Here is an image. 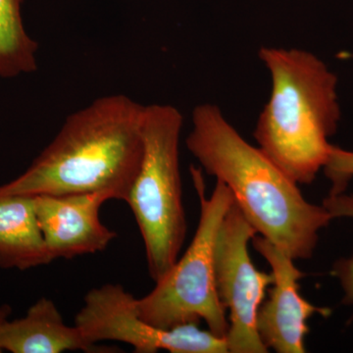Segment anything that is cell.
I'll list each match as a JSON object with an SVG mask.
<instances>
[{
	"label": "cell",
	"mask_w": 353,
	"mask_h": 353,
	"mask_svg": "<svg viewBox=\"0 0 353 353\" xmlns=\"http://www.w3.org/2000/svg\"><path fill=\"white\" fill-rule=\"evenodd\" d=\"M323 206L332 218H353V194L348 196L345 192L329 194L323 201ZM333 274L343 288V303L353 306V256L339 260L334 265Z\"/></svg>",
	"instance_id": "cell-13"
},
{
	"label": "cell",
	"mask_w": 353,
	"mask_h": 353,
	"mask_svg": "<svg viewBox=\"0 0 353 353\" xmlns=\"http://www.w3.org/2000/svg\"><path fill=\"white\" fill-rule=\"evenodd\" d=\"M324 169L332 183L330 194H341L353 179V152L332 145Z\"/></svg>",
	"instance_id": "cell-14"
},
{
	"label": "cell",
	"mask_w": 353,
	"mask_h": 353,
	"mask_svg": "<svg viewBox=\"0 0 353 353\" xmlns=\"http://www.w3.org/2000/svg\"><path fill=\"white\" fill-rule=\"evenodd\" d=\"M111 196L105 192L34 196L37 218L52 260L105 250L117 234L99 218Z\"/></svg>",
	"instance_id": "cell-9"
},
{
	"label": "cell",
	"mask_w": 353,
	"mask_h": 353,
	"mask_svg": "<svg viewBox=\"0 0 353 353\" xmlns=\"http://www.w3.org/2000/svg\"><path fill=\"white\" fill-rule=\"evenodd\" d=\"M192 174L201 203L196 234L183 256L155 282L154 289L136 299L137 313L143 321L162 329L204 321L211 333L226 339L229 320L216 289L214 252L216 239L234 196L217 180L212 194L206 196L201 172L192 168Z\"/></svg>",
	"instance_id": "cell-5"
},
{
	"label": "cell",
	"mask_w": 353,
	"mask_h": 353,
	"mask_svg": "<svg viewBox=\"0 0 353 353\" xmlns=\"http://www.w3.org/2000/svg\"><path fill=\"white\" fill-rule=\"evenodd\" d=\"M192 121L188 150L208 175L229 188L256 233L292 259H310L320 230L333 220L324 206L306 201L297 183L250 145L218 106L197 105Z\"/></svg>",
	"instance_id": "cell-1"
},
{
	"label": "cell",
	"mask_w": 353,
	"mask_h": 353,
	"mask_svg": "<svg viewBox=\"0 0 353 353\" xmlns=\"http://www.w3.org/2000/svg\"><path fill=\"white\" fill-rule=\"evenodd\" d=\"M0 348L12 353H61L68 350L95 352L81 330L65 323L51 299L41 297L27 314L0 327Z\"/></svg>",
	"instance_id": "cell-10"
},
{
	"label": "cell",
	"mask_w": 353,
	"mask_h": 353,
	"mask_svg": "<svg viewBox=\"0 0 353 353\" xmlns=\"http://www.w3.org/2000/svg\"><path fill=\"white\" fill-rule=\"evenodd\" d=\"M253 248L271 266L273 283L269 299L257 313L256 328L268 350L278 353H304L308 320L313 315L328 317L331 309L313 305L301 296L299 281L305 274L299 270L287 253L263 236L252 239Z\"/></svg>",
	"instance_id": "cell-8"
},
{
	"label": "cell",
	"mask_w": 353,
	"mask_h": 353,
	"mask_svg": "<svg viewBox=\"0 0 353 353\" xmlns=\"http://www.w3.org/2000/svg\"><path fill=\"white\" fill-rule=\"evenodd\" d=\"M183 123L182 113L174 106H145L143 159L127 201L143 236L154 282L179 259L187 233L180 171Z\"/></svg>",
	"instance_id": "cell-4"
},
{
	"label": "cell",
	"mask_w": 353,
	"mask_h": 353,
	"mask_svg": "<svg viewBox=\"0 0 353 353\" xmlns=\"http://www.w3.org/2000/svg\"><path fill=\"white\" fill-rule=\"evenodd\" d=\"M11 314V308L10 306L4 305L0 306V327L3 324L4 321H6L7 319H9V316ZM0 352H2L1 348H0Z\"/></svg>",
	"instance_id": "cell-15"
},
{
	"label": "cell",
	"mask_w": 353,
	"mask_h": 353,
	"mask_svg": "<svg viewBox=\"0 0 353 353\" xmlns=\"http://www.w3.org/2000/svg\"><path fill=\"white\" fill-rule=\"evenodd\" d=\"M145 106L125 94L99 97L65 120L50 145L0 196L105 192L127 202L143 154Z\"/></svg>",
	"instance_id": "cell-2"
},
{
	"label": "cell",
	"mask_w": 353,
	"mask_h": 353,
	"mask_svg": "<svg viewBox=\"0 0 353 353\" xmlns=\"http://www.w3.org/2000/svg\"><path fill=\"white\" fill-rule=\"evenodd\" d=\"M270 72L271 97L254 131L259 148L297 185H309L324 168L341 109L336 77L308 51L261 48Z\"/></svg>",
	"instance_id": "cell-3"
},
{
	"label": "cell",
	"mask_w": 353,
	"mask_h": 353,
	"mask_svg": "<svg viewBox=\"0 0 353 353\" xmlns=\"http://www.w3.org/2000/svg\"><path fill=\"white\" fill-rule=\"evenodd\" d=\"M52 261L39 229L34 196H0V268L25 271Z\"/></svg>",
	"instance_id": "cell-11"
},
{
	"label": "cell",
	"mask_w": 353,
	"mask_h": 353,
	"mask_svg": "<svg viewBox=\"0 0 353 353\" xmlns=\"http://www.w3.org/2000/svg\"><path fill=\"white\" fill-rule=\"evenodd\" d=\"M24 0H0V79L15 78L38 69L39 44L26 31Z\"/></svg>",
	"instance_id": "cell-12"
},
{
	"label": "cell",
	"mask_w": 353,
	"mask_h": 353,
	"mask_svg": "<svg viewBox=\"0 0 353 353\" xmlns=\"http://www.w3.org/2000/svg\"><path fill=\"white\" fill-rule=\"evenodd\" d=\"M75 325L88 343L121 341L137 353H227L226 339L197 324H183L162 329L143 321L137 313L136 297L121 285L94 288L85 294V304L75 318Z\"/></svg>",
	"instance_id": "cell-7"
},
{
	"label": "cell",
	"mask_w": 353,
	"mask_h": 353,
	"mask_svg": "<svg viewBox=\"0 0 353 353\" xmlns=\"http://www.w3.org/2000/svg\"><path fill=\"white\" fill-rule=\"evenodd\" d=\"M236 203L228 211L216 239L214 265L218 296L229 311L226 336L231 353H266L256 328L259 309L273 275L257 270L248 243L256 234Z\"/></svg>",
	"instance_id": "cell-6"
}]
</instances>
